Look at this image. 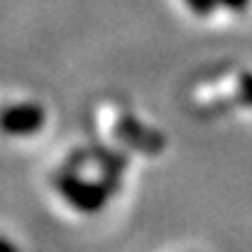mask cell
I'll list each match as a JSON object with an SVG mask.
<instances>
[{
	"instance_id": "1",
	"label": "cell",
	"mask_w": 252,
	"mask_h": 252,
	"mask_svg": "<svg viewBox=\"0 0 252 252\" xmlns=\"http://www.w3.org/2000/svg\"><path fill=\"white\" fill-rule=\"evenodd\" d=\"M54 184H57L59 196H62L76 213H84V216L100 213V211L105 208L108 198H110V191H108L105 184L84 179V176L76 174V171H62Z\"/></svg>"
},
{
	"instance_id": "2",
	"label": "cell",
	"mask_w": 252,
	"mask_h": 252,
	"mask_svg": "<svg viewBox=\"0 0 252 252\" xmlns=\"http://www.w3.org/2000/svg\"><path fill=\"white\" fill-rule=\"evenodd\" d=\"M47 125V110L39 100H10L0 105V135L12 140L34 137Z\"/></svg>"
},
{
	"instance_id": "3",
	"label": "cell",
	"mask_w": 252,
	"mask_h": 252,
	"mask_svg": "<svg viewBox=\"0 0 252 252\" xmlns=\"http://www.w3.org/2000/svg\"><path fill=\"white\" fill-rule=\"evenodd\" d=\"M186 5H189L196 15L206 17V15H211V12L218 7V0H186Z\"/></svg>"
},
{
	"instance_id": "4",
	"label": "cell",
	"mask_w": 252,
	"mask_h": 252,
	"mask_svg": "<svg viewBox=\"0 0 252 252\" xmlns=\"http://www.w3.org/2000/svg\"><path fill=\"white\" fill-rule=\"evenodd\" d=\"M218 5H223L225 10H233V12H240L250 5V0H218Z\"/></svg>"
},
{
	"instance_id": "5",
	"label": "cell",
	"mask_w": 252,
	"mask_h": 252,
	"mask_svg": "<svg viewBox=\"0 0 252 252\" xmlns=\"http://www.w3.org/2000/svg\"><path fill=\"white\" fill-rule=\"evenodd\" d=\"M0 252H20V248H17V243L10 235H2L0 233Z\"/></svg>"
},
{
	"instance_id": "6",
	"label": "cell",
	"mask_w": 252,
	"mask_h": 252,
	"mask_svg": "<svg viewBox=\"0 0 252 252\" xmlns=\"http://www.w3.org/2000/svg\"><path fill=\"white\" fill-rule=\"evenodd\" d=\"M243 100L248 103V105H252V76H243Z\"/></svg>"
}]
</instances>
